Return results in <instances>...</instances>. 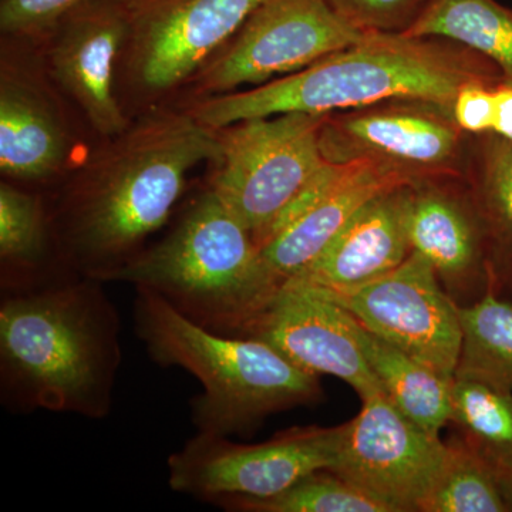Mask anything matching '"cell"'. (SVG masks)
Segmentation results:
<instances>
[{
	"label": "cell",
	"instance_id": "cb8c5ba5",
	"mask_svg": "<svg viewBox=\"0 0 512 512\" xmlns=\"http://www.w3.org/2000/svg\"><path fill=\"white\" fill-rule=\"evenodd\" d=\"M463 345L454 377L483 380L512 392V303L494 293L460 308Z\"/></svg>",
	"mask_w": 512,
	"mask_h": 512
},
{
	"label": "cell",
	"instance_id": "8fae6325",
	"mask_svg": "<svg viewBox=\"0 0 512 512\" xmlns=\"http://www.w3.org/2000/svg\"><path fill=\"white\" fill-rule=\"evenodd\" d=\"M325 293L394 348L447 379L456 376L463 345L460 312L420 252L355 291Z\"/></svg>",
	"mask_w": 512,
	"mask_h": 512
},
{
	"label": "cell",
	"instance_id": "4dcf8cb0",
	"mask_svg": "<svg viewBox=\"0 0 512 512\" xmlns=\"http://www.w3.org/2000/svg\"><path fill=\"white\" fill-rule=\"evenodd\" d=\"M498 481H500L501 493H503L507 510L512 512V468L498 474Z\"/></svg>",
	"mask_w": 512,
	"mask_h": 512
},
{
	"label": "cell",
	"instance_id": "30bf717a",
	"mask_svg": "<svg viewBox=\"0 0 512 512\" xmlns=\"http://www.w3.org/2000/svg\"><path fill=\"white\" fill-rule=\"evenodd\" d=\"M447 461V443L421 429L383 392L362 400L345 423L333 473L375 498L387 512H423Z\"/></svg>",
	"mask_w": 512,
	"mask_h": 512
},
{
	"label": "cell",
	"instance_id": "4fadbf2b",
	"mask_svg": "<svg viewBox=\"0 0 512 512\" xmlns=\"http://www.w3.org/2000/svg\"><path fill=\"white\" fill-rule=\"evenodd\" d=\"M241 336L268 343L309 375L338 377L360 400L383 392L360 348L355 318L315 286L286 282Z\"/></svg>",
	"mask_w": 512,
	"mask_h": 512
},
{
	"label": "cell",
	"instance_id": "d4e9b609",
	"mask_svg": "<svg viewBox=\"0 0 512 512\" xmlns=\"http://www.w3.org/2000/svg\"><path fill=\"white\" fill-rule=\"evenodd\" d=\"M446 443V467L423 512H508L494 468L460 434Z\"/></svg>",
	"mask_w": 512,
	"mask_h": 512
},
{
	"label": "cell",
	"instance_id": "ba28073f",
	"mask_svg": "<svg viewBox=\"0 0 512 512\" xmlns=\"http://www.w3.org/2000/svg\"><path fill=\"white\" fill-rule=\"evenodd\" d=\"M343 433L345 424L293 427L265 443L241 444L198 431L168 458V484L175 493L208 503L274 497L303 477L335 466Z\"/></svg>",
	"mask_w": 512,
	"mask_h": 512
},
{
	"label": "cell",
	"instance_id": "7a4b0ae2",
	"mask_svg": "<svg viewBox=\"0 0 512 512\" xmlns=\"http://www.w3.org/2000/svg\"><path fill=\"white\" fill-rule=\"evenodd\" d=\"M121 320L99 279L8 292L0 305V393L18 413L109 416L123 360Z\"/></svg>",
	"mask_w": 512,
	"mask_h": 512
},
{
	"label": "cell",
	"instance_id": "8992f818",
	"mask_svg": "<svg viewBox=\"0 0 512 512\" xmlns=\"http://www.w3.org/2000/svg\"><path fill=\"white\" fill-rule=\"evenodd\" d=\"M326 114L286 113L218 130L211 188L261 248L276 222L328 164L319 146Z\"/></svg>",
	"mask_w": 512,
	"mask_h": 512
},
{
	"label": "cell",
	"instance_id": "44dd1931",
	"mask_svg": "<svg viewBox=\"0 0 512 512\" xmlns=\"http://www.w3.org/2000/svg\"><path fill=\"white\" fill-rule=\"evenodd\" d=\"M407 35L454 40L487 57L512 80V9L497 0H436Z\"/></svg>",
	"mask_w": 512,
	"mask_h": 512
},
{
	"label": "cell",
	"instance_id": "83f0119b",
	"mask_svg": "<svg viewBox=\"0 0 512 512\" xmlns=\"http://www.w3.org/2000/svg\"><path fill=\"white\" fill-rule=\"evenodd\" d=\"M92 0H0V29L10 36H47Z\"/></svg>",
	"mask_w": 512,
	"mask_h": 512
},
{
	"label": "cell",
	"instance_id": "52a82bcc",
	"mask_svg": "<svg viewBox=\"0 0 512 512\" xmlns=\"http://www.w3.org/2000/svg\"><path fill=\"white\" fill-rule=\"evenodd\" d=\"M468 138L446 107L393 99L326 114L319 146L330 164H372L412 183L463 177Z\"/></svg>",
	"mask_w": 512,
	"mask_h": 512
},
{
	"label": "cell",
	"instance_id": "ffe728a7",
	"mask_svg": "<svg viewBox=\"0 0 512 512\" xmlns=\"http://www.w3.org/2000/svg\"><path fill=\"white\" fill-rule=\"evenodd\" d=\"M356 336L387 399L421 429L440 436V431L450 423L454 379H447L430 367L421 365L363 328L357 320Z\"/></svg>",
	"mask_w": 512,
	"mask_h": 512
},
{
	"label": "cell",
	"instance_id": "277c9868",
	"mask_svg": "<svg viewBox=\"0 0 512 512\" xmlns=\"http://www.w3.org/2000/svg\"><path fill=\"white\" fill-rule=\"evenodd\" d=\"M136 289L137 335L151 359L164 367H181L202 384L204 393L192 400L198 431L245 436L272 414L323 399L320 377L303 372L268 343L212 332L157 292Z\"/></svg>",
	"mask_w": 512,
	"mask_h": 512
},
{
	"label": "cell",
	"instance_id": "2e32d148",
	"mask_svg": "<svg viewBox=\"0 0 512 512\" xmlns=\"http://www.w3.org/2000/svg\"><path fill=\"white\" fill-rule=\"evenodd\" d=\"M409 215L410 183L379 192L356 212L325 252L291 281L346 293L390 274L413 251Z\"/></svg>",
	"mask_w": 512,
	"mask_h": 512
},
{
	"label": "cell",
	"instance_id": "7c38bea8",
	"mask_svg": "<svg viewBox=\"0 0 512 512\" xmlns=\"http://www.w3.org/2000/svg\"><path fill=\"white\" fill-rule=\"evenodd\" d=\"M268 0H127L128 66L143 89L163 92L197 73Z\"/></svg>",
	"mask_w": 512,
	"mask_h": 512
},
{
	"label": "cell",
	"instance_id": "5b68a950",
	"mask_svg": "<svg viewBox=\"0 0 512 512\" xmlns=\"http://www.w3.org/2000/svg\"><path fill=\"white\" fill-rule=\"evenodd\" d=\"M163 296L198 325L239 335L274 298L248 228L217 192L205 191L173 231L114 276Z\"/></svg>",
	"mask_w": 512,
	"mask_h": 512
},
{
	"label": "cell",
	"instance_id": "484cf974",
	"mask_svg": "<svg viewBox=\"0 0 512 512\" xmlns=\"http://www.w3.org/2000/svg\"><path fill=\"white\" fill-rule=\"evenodd\" d=\"M212 504L241 512H387L375 498L329 468L303 477L274 497H228Z\"/></svg>",
	"mask_w": 512,
	"mask_h": 512
},
{
	"label": "cell",
	"instance_id": "d6986e66",
	"mask_svg": "<svg viewBox=\"0 0 512 512\" xmlns=\"http://www.w3.org/2000/svg\"><path fill=\"white\" fill-rule=\"evenodd\" d=\"M464 183L483 228L491 293L512 303V143L470 134Z\"/></svg>",
	"mask_w": 512,
	"mask_h": 512
},
{
	"label": "cell",
	"instance_id": "e0dca14e",
	"mask_svg": "<svg viewBox=\"0 0 512 512\" xmlns=\"http://www.w3.org/2000/svg\"><path fill=\"white\" fill-rule=\"evenodd\" d=\"M409 183L376 165L355 163L328 195L303 211L259 248V262L276 292L325 252L357 211L379 192Z\"/></svg>",
	"mask_w": 512,
	"mask_h": 512
},
{
	"label": "cell",
	"instance_id": "f546056e",
	"mask_svg": "<svg viewBox=\"0 0 512 512\" xmlns=\"http://www.w3.org/2000/svg\"><path fill=\"white\" fill-rule=\"evenodd\" d=\"M491 134L512 143V80L505 77L497 86V113Z\"/></svg>",
	"mask_w": 512,
	"mask_h": 512
},
{
	"label": "cell",
	"instance_id": "603a6c76",
	"mask_svg": "<svg viewBox=\"0 0 512 512\" xmlns=\"http://www.w3.org/2000/svg\"><path fill=\"white\" fill-rule=\"evenodd\" d=\"M47 217L35 195L0 185V256L3 292L29 291L39 286L36 272L47 249Z\"/></svg>",
	"mask_w": 512,
	"mask_h": 512
},
{
	"label": "cell",
	"instance_id": "9c48e42d",
	"mask_svg": "<svg viewBox=\"0 0 512 512\" xmlns=\"http://www.w3.org/2000/svg\"><path fill=\"white\" fill-rule=\"evenodd\" d=\"M366 33L350 25L329 0H268L249 16L195 80L204 93L265 84L345 49Z\"/></svg>",
	"mask_w": 512,
	"mask_h": 512
},
{
	"label": "cell",
	"instance_id": "6da1fadb",
	"mask_svg": "<svg viewBox=\"0 0 512 512\" xmlns=\"http://www.w3.org/2000/svg\"><path fill=\"white\" fill-rule=\"evenodd\" d=\"M60 207L57 239L74 274L113 281L163 227L192 168L217 163L218 130L191 113L150 117L114 137Z\"/></svg>",
	"mask_w": 512,
	"mask_h": 512
},
{
	"label": "cell",
	"instance_id": "4316f807",
	"mask_svg": "<svg viewBox=\"0 0 512 512\" xmlns=\"http://www.w3.org/2000/svg\"><path fill=\"white\" fill-rule=\"evenodd\" d=\"M436 0H329L350 25L365 33L407 35Z\"/></svg>",
	"mask_w": 512,
	"mask_h": 512
},
{
	"label": "cell",
	"instance_id": "5bb4252c",
	"mask_svg": "<svg viewBox=\"0 0 512 512\" xmlns=\"http://www.w3.org/2000/svg\"><path fill=\"white\" fill-rule=\"evenodd\" d=\"M130 33L127 0H92L50 33L49 64L94 130L114 138L127 120L114 93V66Z\"/></svg>",
	"mask_w": 512,
	"mask_h": 512
},
{
	"label": "cell",
	"instance_id": "f1b7e54d",
	"mask_svg": "<svg viewBox=\"0 0 512 512\" xmlns=\"http://www.w3.org/2000/svg\"><path fill=\"white\" fill-rule=\"evenodd\" d=\"M500 82L470 83L458 90L451 113L461 130L473 136L493 133Z\"/></svg>",
	"mask_w": 512,
	"mask_h": 512
},
{
	"label": "cell",
	"instance_id": "7402d4cb",
	"mask_svg": "<svg viewBox=\"0 0 512 512\" xmlns=\"http://www.w3.org/2000/svg\"><path fill=\"white\" fill-rule=\"evenodd\" d=\"M450 423L501 474L512 468V392L483 380L454 377Z\"/></svg>",
	"mask_w": 512,
	"mask_h": 512
},
{
	"label": "cell",
	"instance_id": "9a60e30c",
	"mask_svg": "<svg viewBox=\"0 0 512 512\" xmlns=\"http://www.w3.org/2000/svg\"><path fill=\"white\" fill-rule=\"evenodd\" d=\"M410 241L460 308L491 292L483 228L463 177L410 183Z\"/></svg>",
	"mask_w": 512,
	"mask_h": 512
},
{
	"label": "cell",
	"instance_id": "3957f363",
	"mask_svg": "<svg viewBox=\"0 0 512 512\" xmlns=\"http://www.w3.org/2000/svg\"><path fill=\"white\" fill-rule=\"evenodd\" d=\"M503 79L497 64L454 40L366 33L299 72L248 92L210 97L190 113L222 130L278 114H330L393 99L433 101L451 111L461 87Z\"/></svg>",
	"mask_w": 512,
	"mask_h": 512
},
{
	"label": "cell",
	"instance_id": "ac0fdd59",
	"mask_svg": "<svg viewBox=\"0 0 512 512\" xmlns=\"http://www.w3.org/2000/svg\"><path fill=\"white\" fill-rule=\"evenodd\" d=\"M69 150L62 120L36 86L3 69L0 79V170L20 181L59 173Z\"/></svg>",
	"mask_w": 512,
	"mask_h": 512
}]
</instances>
